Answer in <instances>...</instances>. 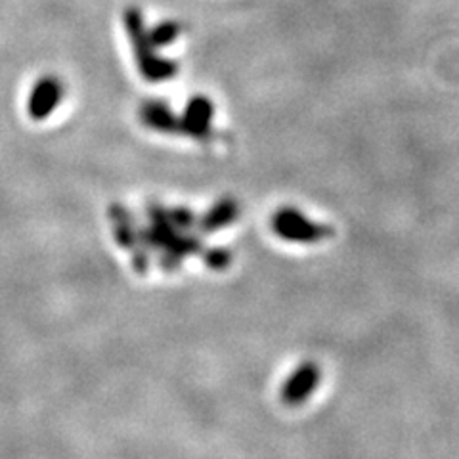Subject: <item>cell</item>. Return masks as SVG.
<instances>
[{"mask_svg":"<svg viewBox=\"0 0 459 459\" xmlns=\"http://www.w3.org/2000/svg\"><path fill=\"white\" fill-rule=\"evenodd\" d=\"M272 228H274V232L280 238L300 243H316L333 234L332 228L312 222L295 209L278 211L274 214V219H272Z\"/></svg>","mask_w":459,"mask_h":459,"instance_id":"7a4b0ae2","label":"cell"},{"mask_svg":"<svg viewBox=\"0 0 459 459\" xmlns=\"http://www.w3.org/2000/svg\"><path fill=\"white\" fill-rule=\"evenodd\" d=\"M140 119L142 123L153 128L157 133H180V119L175 115L167 104L157 102V100H150L143 102L140 108Z\"/></svg>","mask_w":459,"mask_h":459,"instance_id":"8992f818","label":"cell"},{"mask_svg":"<svg viewBox=\"0 0 459 459\" xmlns=\"http://www.w3.org/2000/svg\"><path fill=\"white\" fill-rule=\"evenodd\" d=\"M207 263L212 268H222L230 263V255L226 251H212L207 255Z\"/></svg>","mask_w":459,"mask_h":459,"instance_id":"9c48e42d","label":"cell"},{"mask_svg":"<svg viewBox=\"0 0 459 459\" xmlns=\"http://www.w3.org/2000/svg\"><path fill=\"white\" fill-rule=\"evenodd\" d=\"M62 98H64V84L52 75L42 77L33 86L31 94H29V100H27L29 117L35 121L50 117V115L56 111L57 104L62 102Z\"/></svg>","mask_w":459,"mask_h":459,"instance_id":"3957f363","label":"cell"},{"mask_svg":"<svg viewBox=\"0 0 459 459\" xmlns=\"http://www.w3.org/2000/svg\"><path fill=\"white\" fill-rule=\"evenodd\" d=\"M318 379H320V369L314 364L300 366V369L283 386L281 398L285 404L297 406V404H300V402H305L307 396L316 389Z\"/></svg>","mask_w":459,"mask_h":459,"instance_id":"5b68a950","label":"cell"},{"mask_svg":"<svg viewBox=\"0 0 459 459\" xmlns=\"http://www.w3.org/2000/svg\"><path fill=\"white\" fill-rule=\"evenodd\" d=\"M238 204L232 199H226V201H221V204L217 207H212L207 217L201 221V226H204L205 232H214V230H219L222 226H228L230 222H234L238 219Z\"/></svg>","mask_w":459,"mask_h":459,"instance_id":"52a82bcc","label":"cell"},{"mask_svg":"<svg viewBox=\"0 0 459 459\" xmlns=\"http://www.w3.org/2000/svg\"><path fill=\"white\" fill-rule=\"evenodd\" d=\"M125 25L142 77L150 82H163L175 77L178 65L157 54V48L152 45L148 37V29L146 23H143L142 12L136 8H128L125 12Z\"/></svg>","mask_w":459,"mask_h":459,"instance_id":"6da1fadb","label":"cell"},{"mask_svg":"<svg viewBox=\"0 0 459 459\" xmlns=\"http://www.w3.org/2000/svg\"><path fill=\"white\" fill-rule=\"evenodd\" d=\"M182 27L177 22H161L160 25H155L153 29L148 31V37L152 40V45L155 48H161L170 45V42H175L180 37Z\"/></svg>","mask_w":459,"mask_h":459,"instance_id":"ba28073f","label":"cell"},{"mask_svg":"<svg viewBox=\"0 0 459 459\" xmlns=\"http://www.w3.org/2000/svg\"><path fill=\"white\" fill-rule=\"evenodd\" d=\"M212 104L207 98L197 96L190 100V104L186 106L180 119V133L195 140H209L212 136Z\"/></svg>","mask_w":459,"mask_h":459,"instance_id":"277c9868","label":"cell"}]
</instances>
